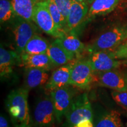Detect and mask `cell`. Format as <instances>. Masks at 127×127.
Masks as SVG:
<instances>
[{
	"label": "cell",
	"instance_id": "6da1fadb",
	"mask_svg": "<svg viewBox=\"0 0 127 127\" xmlns=\"http://www.w3.org/2000/svg\"><path fill=\"white\" fill-rule=\"evenodd\" d=\"M28 89L20 88L12 90L6 99L7 111L14 127H32V123L28 107Z\"/></svg>",
	"mask_w": 127,
	"mask_h": 127
},
{
	"label": "cell",
	"instance_id": "7a4b0ae2",
	"mask_svg": "<svg viewBox=\"0 0 127 127\" xmlns=\"http://www.w3.org/2000/svg\"><path fill=\"white\" fill-rule=\"evenodd\" d=\"M127 39V24L111 28L101 34L88 45L86 50L91 52L114 50Z\"/></svg>",
	"mask_w": 127,
	"mask_h": 127
},
{
	"label": "cell",
	"instance_id": "3957f363",
	"mask_svg": "<svg viewBox=\"0 0 127 127\" xmlns=\"http://www.w3.org/2000/svg\"><path fill=\"white\" fill-rule=\"evenodd\" d=\"M65 118L67 127L74 126L85 120H94L91 104L87 93L74 96Z\"/></svg>",
	"mask_w": 127,
	"mask_h": 127
},
{
	"label": "cell",
	"instance_id": "277c9868",
	"mask_svg": "<svg viewBox=\"0 0 127 127\" xmlns=\"http://www.w3.org/2000/svg\"><path fill=\"white\" fill-rule=\"evenodd\" d=\"M11 24L15 51L21 54L28 41L36 34L38 28L32 21L25 20L16 15L11 20Z\"/></svg>",
	"mask_w": 127,
	"mask_h": 127
},
{
	"label": "cell",
	"instance_id": "5b68a950",
	"mask_svg": "<svg viewBox=\"0 0 127 127\" xmlns=\"http://www.w3.org/2000/svg\"><path fill=\"white\" fill-rule=\"evenodd\" d=\"M94 73L88 59L73 62L71 71L70 85L80 89H87L94 80Z\"/></svg>",
	"mask_w": 127,
	"mask_h": 127
},
{
	"label": "cell",
	"instance_id": "8992f818",
	"mask_svg": "<svg viewBox=\"0 0 127 127\" xmlns=\"http://www.w3.org/2000/svg\"><path fill=\"white\" fill-rule=\"evenodd\" d=\"M56 120L52 98L45 96L38 100L34 111V124L35 127H51Z\"/></svg>",
	"mask_w": 127,
	"mask_h": 127
},
{
	"label": "cell",
	"instance_id": "52a82bcc",
	"mask_svg": "<svg viewBox=\"0 0 127 127\" xmlns=\"http://www.w3.org/2000/svg\"><path fill=\"white\" fill-rule=\"evenodd\" d=\"M33 21L46 34L58 38L63 35L57 29L45 1L38 2L34 9Z\"/></svg>",
	"mask_w": 127,
	"mask_h": 127
},
{
	"label": "cell",
	"instance_id": "ba28073f",
	"mask_svg": "<svg viewBox=\"0 0 127 127\" xmlns=\"http://www.w3.org/2000/svg\"><path fill=\"white\" fill-rule=\"evenodd\" d=\"M68 86L58 88L50 93L58 123H60L63 117L65 116L74 98V92Z\"/></svg>",
	"mask_w": 127,
	"mask_h": 127
},
{
	"label": "cell",
	"instance_id": "9c48e42d",
	"mask_svg": "<svg viewBox=\"0 0 127 127\" xmlns=\"http://www.w3.org/2000/svg\"><path fill=\"white\" fill-rule=\"evenodd\" d=\"M93 82L101 87L115 91L127 90V78L116 69L103 72H94Z\"/></svg>",
	"mask_w": 127,
	"mask_h": 127
},
{
	"label": "cell",
	"instance_id": "30bf717a",
	"mask_svg": "<svg viewBox=\"0 0 127 127\" xmlns=\"http://www.w3.org/2000/svg\"><path fill=\"white\" fill-rule=\"evenodd\" d=\"M88 60L94 72H103L116 69L121 65L111 50L97 51L90 53Z\"/></svg>",
	"mask_w": 127,
	"mask_h": 127
},
{
	"label": "cell",
	"instance_id": "8fae6325",
	"mask_svg": "<svg viewBox=\"0 0 127 127\" xmlns=\"http://www.w3.org/2000/svg\"><path fill=\"white\" fill-rule=\"evenodd\" d=\"M89 8L84 1L72 0L69 15L66 20L67 32L77 34L78 31L87 21Z\"/></svg>",
	"mask_w": 127,
	"mask_h": 127
},
{
	"label": "cell",
	"instance_id": "7c38bea8",
	"mask_svg": "<svg viewBox=\"0 0 127 127\" xmlns=\"http://www.w3.org/2000/svg\"><path fill=\"white\" fill-rule=\"evenodd\" d=\"M21 54L16 51L8 50L2 46L0 48V76L1 80L9 78L15 66H21Z\"/></svg>",
	"mask_w": 127,
	"mask_h": 127
},
{
	"label": "cell",
	"instance_id": "4fadbf2b",
	"mask_svg": "<svg viewBox=\"0 0 127 127\" xmlns=\"http://www.w3.org/2000/svg\"><path fill=\"white\" fill-rule=\"evenodd\" d=\"M72 64L73 63L71 62L59 66L54 71L48 81L45 85L46 90L51 93L58 88L70 85L71 71Z\"/></svg>",
	"mask_w": 127,
	"mask_h": 127
},
{
	"label": "cell",
	"instance_id": "5bb4252c",
	"mask_svg": "<svg viewBox=\"0 0 127 127\" xmlns=\"http://www.w3.org/2000/svg\"><path fill=\"white\" fill-rule=\"evenodd\" d=\"M21 66L25 68H37L50 71L55 66L47 53H23L21 54Z\"/></svg>",
	"mask_w": 127,
	"mask_h": 127
},
{
	"label": "cell",
	"instance_id": "9a60e30c",
	"mask_svg": "<svg viewBox=\"0 0 127 127\" xmlns=\"http://www.w3.org/2000/svg\"><path fill=\"white\" fill-rule=\"evenodd\" d=\"M49 71L37 68H25L24 88L28 90L45 85L50 78Z\"/></svg>",
	"mask_w": 127,
	"mask_h": 127
},
{
	"label": "cell",
	"instance_id": "2e32d148",
	"mask_svg": "<svg viewBox=\"0 0 127 127\" xmlns=\"http://www.w3.org/2000/svg\"><path fill=\"white\" fill-rule=\"evenodd\" d=\"M55 66H60L74 61L75 56L66 51L56 40L50 44L47 52Z\"/></svg>",
	"mask_w": 127,
	"mask_h": 127
},
{
	"label": "cell",
	"instance_id": "e0dca14e",
	"mask_svg": "<svg viewBox=\"0 0 127 127\" xmlns=\"http://www.w3.org/2000/svg\"><path fill=\"white\" fill-rule=\"evenodd\" d=\"M66 51L74 55L75 57L79 56L81 54L86 50L84 44L79 40L77 34L66 32L55 39Z\"/></svg>",
	"mask_w": 127,
	"mask_h": 127
},
{
	"label": "cell",
	"instance_id": "ac0fdd59",
	"mask_svg": "<svg viewBox=\"0 0 127 127\" xmlns=\"http://www.w3.org/2000/svg\"><path fill=\"white\" fill-rule=\"evenodd\" d=\"M120 0H93L89 8L87 20L107 14L114 10Z\"/></svg>",
	"mask_w": 127,
	"mask_h": 127
},
{
	"label": "cell",
	"instance_id": "d6986e66",
	"mask_svg": "<svg viewBox=\"0 0 127 127\" xmlns=\"http://www.w3.org/2000/svg\"><path fill=\"white\" fill-rule=\"evenodd\" d=\"M94 127H123L121 114L114 109L102 112L95 118Z\"/></svg>",
	"mask_w": 127,
	"mask_h": 127
},
{
	"label": "cell",
	"instance_id": "ffe728a7",
	"mask_svg": "<svg viewBox=\"0 0 127 127\" xmlns=\"http://www.w3.org/2000/svg\"><path fill=\"white\" fill-rule=\"evenodd\" d=\"M16 15L29 21H33L34 9L38 0H11Z\"/></svg>",
	"mask_w": 127,
	"mask_h": 127
},
{
	"label": "cell",
	"instance_id": "44dd1931",
	"mask_svg": "<svg viewBox=\"0 0 127 127\" xmlns=\"http://www.w3.org/2000/svg\"><path fill=\"white\" fill-rule=\"evenodd\" d=\"M50 45V44H49L48 42L45 38L36 34L33 36L27 44L23 53H47Z\"/></svg>",
	"mask_w": 127,
	"mask_h": 127
},
{
	"label": "cell",
	"instance_id": "7402d4cb",
	"mask_svg": "<svg viewBox=\"0 0 127 127\" xmlns=\"http://www.w3.org/2000/svg\"><path fill=\"white\" fill-rule=\"evenodd\" d=\"M45 2L57 29L63 35L65 34L67 32L65 18L60 12V9L53 0H46Z\"/></svg>",
	"mask_w": 127,
	"mask_h": 127
},
{
	"label": "cell",
	"instance_id": "603a6c76",
	"mask_svg": "<svg viewBox=\"0 0 127 127\" xmlns=\"http://www.w3.org/2000/svg\"><path fill=\"white\" fill-rule=\"evenodd\" d=\"M13 7L10 0H0V21L1 24L11 21L15 17Z\"/></svg>",
	"mask_w": 127,
	"mask_h": 127
},
{
	"label": "cell",
	"instance_id": "cb8c5ba5",
	"mask_svg": "<svg viewBox=\"0 0 127 127\" xmlns=\"http://www.w3.org/2000/svg\"><path fill=\"white\" fill-rule=\"evenodd\" d=\"M60 12L65 18L66 21L69 15V11L72 4V0H53Z\"/></svg>",
	"mask_w": 127,
	"mask_h": 127
},
{
	"label": "cell",
	"instance_id": "d4e9b609",
	"mask_svg": "<svg viewBox=\"0 0 127 127\" xmlns=\"http://www.w3.org/2000/svg\"><path fill=\"white\" fill-rule=\"evenodd\" d=\"M113 99L120 106L127 108V90L125 91H115L111 93Z\"/></svg>",
	"mask_w": 127,
	"mask_h": 127
},
{
	"label": "cell",
	"instance_id": "484cf974",
	"mask_svg": "<svg viewBox=\"0 0 127 127\" xmlns=\"http://www.w3.org/2000/svg\"><path fill=\"white\" fill-rule=\"evenodd\" d=\"M112 51L117 60L127 62V41H124Z\"/></svg>",
	"mask_w": 127,
	"mask_h": 127
},
{
	"label": "cell",
	"instance_id": "4316f807",
	"mask_svg": "<svg viewBox=\"0 0 127 127\" xmlns=\"http://www.w3.org/2000/svg\"><path fill=\"white\" fill-rule=\"evenodd\" d=\"M0 127H10L8 120L2 115L0 117Z\"/></svg>",
	"mask_w": 127,
	"mask_h": 127
},
{
	"label": "cell",
	"instance_id": "83f0119b",
	"mask_svg": "<svg viewBox=\"0 0 127 127\" xmlns=\"http://www.w3.org/2000/svg\"><path fill=\"white\" fill-rule=\"evenodd\" d=\"M39 2H42V1H45L46 0H38Z\"/></svg>",
	"mask_w": 127,
	"mask_h": 127
},
{
	"label": "cell",
	"instance_id": "f1b7e54d",
	"mask_svg": "<svg viewBox=\"0 0 127 127\" xmlns=\"http://www.w3.org/2000/svg\"><path fill=\"white\" fill-rule=\"evenodd\" d=\"M77 1H83L84 0H77Z\"/></svg>",
	"mask_w": 127,
	"mask_h": 127
},
{
	"label": "cell",
	"instance_id": "f546056e",
	"mask_svg": "<svg viewBox=\"0 0 127 127\" xmlns=\"http://www.w3.org/2000/svg\"><path fill=\"white\" fill-rule=\"evenodd\" d=\"M126 127H127V123H126Z\"/></svg>",
	"mask_w": 127,
	"mask_h": 127
}]
</instances>
